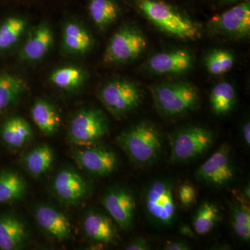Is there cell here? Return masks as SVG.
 Instances as JSON below:
<instances>
[{
  "label": "cell",
  "mask_w": 250,
  "mask_h": 250,
  "mask_svg": "<svg viewBox=\"0 0 250 250\" xmlns=\"http://www.w3.org/2000/svg\"><path fill=\"white\" fill-rule=\"evenodd\" d=\"M108 131L107 118L95 108L82 110L74 117L69 129V139L74 144L86 146L103 138Z\"/></svg>",
  "instance_id": "cell-6"
},
{
  "label": "cell",
  "mask_w": 250,
  "mask_h": 250,
  "mask_svg": "<svg viewBox=\"0 0 250 250\" xmlns=\"http://www.w3.org/2000/svg\"><path fill=\"white\" fill-rule=\"evenodd\" d=\"M35 218L38 225L52 238L60 241L72 236L71 225L63 213L53 207L41 205L36 208Z\"/></svg>",
  "instance_id": "cell-14"
},
{
  "label": "cell",
  "mask_w": 250,
  "mask_h": 250,
  "mask_svg": "<svg viewBox=\"0 0 250 250\" xmlns=\"http://www.w3.org/2000/svg\"><path fill=\"white\" fill-rule=\"evenodd\" d=\"M172 188L166 181H156L148 187L146 194V207L148 214L161 225H170L176 215Z\"/></svg>",
  "instance_id": "cell-8"
},
{
  "label": "cell",
  "mask_w": 250,
  "mask_h": 250,
  "mask_svg": "<svg viewBox=\"0 0 250 250\" xmlns=\"http://www.w3.org/2000/svg\"><path fill=\"white\" fill-rule=\"evenodd\" d=\"M22 79L9 73H0V114L6 111L25 90Z\"/></svg>",
  "instance_id": "cell-22"
},
{
  "label": "cell",
  "mask_w": 250,
  "mask_h": 250,
  "mask_svg": "<svg viewBox=\"0 0 250 250\" xmlns=\"http://www.w3.org/2000/svg\"><path fill=\"white\" fill-rule=\"evenodd\" d=\"M62 41L65 49L74 54H84L91 48L93 38L80 24L68 22L62 33Z\"/></svg>",
  "instance_id": "cell-21"
},
{
  "label": "cell",
  "mask_w": 250,
  "mask_h": 250,
  "mask_svg": "<svg viewBox=\"0 0 250 250\" xmlns=\"http://www.w3.org/2000/svg\"><path fill=\"white\" fill-rule=\"evenodd\" d=\"M27 239V228L20 219L11 215L0 216V249L21 250Z\"/></svg>",
  "instance_id": "cell-16"
},
{
  "label": "cell",
  "mask_w": 250,
  "mask_h": 250,
  "mask_svg": "<svg viewBox=\"0 0 250 250\" xmlns=\"http://www.w3.org/2000/svg\"><path fill=\"white\" fill-rule=\"evenodd\" d=\"M24 19L11 17L0 24V52L7 50L18 42L26 28Z\"/></svg>",
  "instance_id": "cell-27"
},
{
  "label": "cell",
  "mask_w": 250,
  "mask_h": 250,
  "mask_svg": "<svg viewBox=\"0 0 250 250\" xmlns=\"http://www.w3.org/2000/svg\"><path fill=\"white\" fill-rule=\"evenodd\" d=\"M27 182L15 171H5L0 174V204L19 200L25 193Z\"/></svg>",
  "instance_id": "cell-23"
},
{
  "label": "cell",
  "mask_w": 250,
  "mask_h": 250,
  "mask_svg": "<svg viewBox=\"0 0 250 250\" xmlns=\"http://www.w3.org/2000/svg\"><path fill=\"white\" fill-rule=\"evenodd\" d=\"M232 54L224 49L212 51L206 58V65L212 75H223L231 70L234 64Z\"/></svg>",
  "instance_id": "cell-30"
},
{
  "label": "cell",
  "mask_w": 250,
  "mask_h": 250,
  "mask_svg": "<svg viewBox=\"0 0 250 250\" xmlns=\"http://www.w3.org/2000/svg\"><path fill=\"white\" fill-rule=\"evenodd\" d=\"M84 72L73 66L61 67L52 72L49 80L61 89L72 90L80 86L84 80Z\"/></svg>",
  "instance_id": "cell-29"
},
{
  "label": "cell",
  "mask_w": 250,
  "mask_h": 250,
  "mask_svg": "<svg viewBox=\"0 0 250 250\" xmlns=\"http://www.w3.org/2000/svg\"><path fill=\"white\" fill-rule=\"evenodd\" d=\"M117 143L128 156L139 165H147L155 160L162 149V141L153 125L141 123L122 133Z\"/></svg>",
  "instance_id": "cell-1"
},
{
  "label": "cell",
  "mask_w": 250,
  "mask_h": 250,
  "mask_svg": "<svg viewBox=\"0 0 250 250\" xmlns=\"http://www.w3.org/2000/svg\"><path fill=\"white\" fill-rule=\"evenodd\" d=\"M138 6L152 23L170 35L185 40H194L200 35L195 22L159 0H136Z\"/></svg>",
  "instance_id": "cell-2"
},
{
  "label": "cell",
  "mask_w": 250,
  "mask_h": 250,
  "mask_svg": "<svg viewBox=\"0 0 250 250\" xmlns=\"http://www.w3.org/2000/svg\"><path fill=\"white\" fill-rule=\"evenodd\" d=\"M220 220V211L214 204L205 202L197 210L193 220L194 231L200 235L209 233Z\"/></svg>",
  "instance_id": "cell-28"
},
{
  "label": "cell",
  "mask_w": 250,
  "mask_h": 250,
  "mask_svg": "<svg viewBox=\"0 0 250 250\" xmlns=\"http://www.w3.org/2000/svg\"><path fill=\"white\" fill-rule=\"evenodd\" d=\"M243 138L247 146L250 145V124L249 122L246 123L243 126Z\"/></svg>",
  "instance_id": "cell-35"
},
{
  "label": "cell",
  "mask_w": 250,
  "mask_h": 250,
  "mask_svg": "<svg viewBox=\"0 0 250 250\" xmlns=\"http://www.w3.org/2000/svg\"><path fill=\"white\" fill-rule=\"evenodd\" d=\"M210 26L213 31L241 39L249 35L250 4L249 1L240 3L212 19Z\"/></svg>",
  "instance_id": "cell-10"
},
{
  "label": "cell",
  "mask_w": 250,
  "mask_h": 250,
  "mask_svg": "<svg viewBox=\"0 0 250 250\" xmlns=\"http://www.w3.org/2000/svg\"><path fill=\"white\" fill-rule=\"evenodd\" d=\"M72 155L81 167L100 177L111 174L118 165L116 153L106 147L75 149L72 151Z\"/></svg>",
  "instance_id": "cell-11"
},
{
  "label": "cell",
  "mask_w": 250,
  "mask_h": 250,
  "mask_svg": "<svg viewBox=\"0 0 250 250\" xmlns=\"http://www.w3.org/2000/svg\"><path fill=\"white\" fill-rule=\"evenodd\" d=\"M54 161L52 148L47 144L36 146L24 158V164L28 172L34 177H40L50 168Z\"/></svg>",
  "instance_id": "cell-24"
},
{
  "label": "cell",
  "mask_w": 250,
  "mask_h": 250,
  "mask_svg": "<svg viewBox=\"0 0 250 250\" xmlns=\"http://www.w3.org/2000/svg\"><path fill=\"white\" fill-rule=\"evenodd\" d=\"M191 54L186 49H176L152 56L148 66L152 72L160 75H174L187 71L192 65Z\"/></svg>",
  "instance_id": "cell-15"
},
{
  "label": "cell",
  "mask_w": 250,
  "mask_h": 250,
  "mask_svg": "<svg viewBox=\"0 0 250 250\" xmlns=\"http://www.w3.org/2000/svg\"><path fill=\"white\" fill-rule=\"evenodd\" d=\"M103 204L116 223L127 229L134 221L136 202L134 195L124 188H114L103 197Z\"/></svg>",
  "instance_id": "cell-12"
},
{
  "label": "cell",
  "mask_w": 250,
  "mask_h": 250,
  "mask_svg": "<svg viewBox=\"0 0 250 250\" xmlns=\"http://www.w3.org/2000/svg\"><path fill=\"white\" fill-rule=\"evenodd\" d=\"M214 136L202 126H190L176 133L172 141V159L174 162L192 160L213 146Z\"/></svg>",
  "instance_id": "cell-4"
},
{
  "label": "cell",
  "mask_w": 250,
  "mask_h": 250,
  "mask_svg": "<svg viewBox=\"0 0 250 250\" xmlns=\"http://www.w3.org/2000/svg\"><path fill=\"white\" fill-rule=\"evenodd\" d=\"M152 93L156 106L170 116L192 111L200 102L196 88L185 82L163 83L156 86Z\"/></svg>",
  "instance_id": "cell-3"
},
{
  "label": "cell",
  "mask_w": 250,
  "mask_h": 250,
  "mask_svg": "<svg viewBox=\"0 0 250 250\" xmlns=\"http://www.w3.org/2000/svg\"><path fill=\"white\" fill-rule=\"evenodd\" d=\"M232 227L237 236L244 241L250 239V212L244 203L238 202L232 208Z\"/></svg>",
  "instance_id": "cell-31"
},
{
  "label": "cell",
  "mask_w": 250,
  "mask_h": 250,
  "mask_svg": "<svg viewBox=\"0 0 250 250\" xmlns=\"http://www.w3.org/2000/svg\"><path fill=\"white\" fill-rule=\"evenodd\" d=\"M100 100L113 116L121 117L139 106L141 91L137 85L126 80L112 81L99 94Z\"/></svg>",
  "instance_id": "cell-5"
},
{
  "label": "cell",
  "mask_w": 250,
  "mask_h": 250,
  "mask_svg": "<svg viewBox=\"0 0 250 250\" xmlns=\"http://www.w3.org/2000/svg\"><path fill=\"white\" fill-rule=\"evenodd\" d=\"M83 227L85 234L92 241L109 244L115 243L118 238L111 220L99 212L91 211L85 215Z\"/></svg>",
  "instance_id": "cell-17"
},
{
  "label": "cell",
  "mask_w": 250,
  "mask_h": 250,
  "mask_svg": "<svg viewBox=\"0 0 250 250\" xmlns=\"http://www.w3.org/2000/svg\"><path fill=\"white\" fill-rule=\"evenodd\" d=\"M179 197L181 203L185 207L193 205L196 198L195 188L189 184H184L179 189Z\"/></svg>",
  "instance_id": "cell-32"
},
{
  "label": "cell",
  "mask_w": 250,
  "mask_h": 250,
  "mask_svg": "<svg viewBox=\"0 0 250 250\" xmlns=\"http://www.w3.org/2000/svg\"><path fill=\"white\" fill-rule=\"evenodd\" d=\"M126 250H149L150 247L148 244L147 241L143 238H137L131 242L130 244L126 247Z\"/></svg>",
  "instance_id": "cell-33"
},
{
  "label": "cell",
  "mask_w": 250,
  "mask_h": 250,
  "mask_svg": "<svg viewBox=\"0 0 250 250\" xmlns=\"http://www.w3.org/2000/svg\"><path fill=\"white\" fill-rule=\"evenodd\" d=\"M31 118L42 132L52 135L58 131L61 125L60 116L56 108L44 100H39L31 109Z\"/></svg>",
  "instance_id": "cell-20"
},
{
  "label": "cell",
  "mask_w": 250,
  "mask_h": 250,
  "mask_svg": "<svg viewBox=\"0 0 250 250\" xmlns=\"http://www.w3.org/2000/svg\"><path fill=\"white\" fill-rule=\"evenodd\" d=\"M165 250H188L190 247L183 242L173 241L170 242L164 247Z\"/></svg>",
  "instance_id": "cell-34"
},
{
  "label": "cell",
  "mask_w": 250,
  "mask_h": 250,
  "mask_svg": "<svg viewBox=\"0 0 250 250\" xmlns=\"http://www.w3.org/2000/svg\"><path fill=\"white\" fill-rule=\"evenodd\" d=\"M231 149L225 143L205 161L197 171V177L207 183L222 186L234 177Z\"/></svg>",
  "instance_id": "cell-9"
},
{
  "label": "cell",
  "mask_w": 250,
  "mask_h": 250,
  "mask_svg": "<svg viewBox=\"0 0 250 250\" xmlns=\"http://www.w3.org/2000/svg\"><path fill=\"white\" fill-rule=\"evenodd\" d=\"M223 1H225V2L233 3L236 2V1H238V0H223Z\"/></svg>",
  "instance_id": "cell-37"
},
{
  "label": "cell",
  "mask_w": 250,
  "mask_h": 250,
  "mask_svg": "<svg viewBox=\"0 0 250 250\" xmlns=\"http://www.w3.org/2000/svg\"><path fill=\"white\" fill-rule=\"evenodd\" d=\"M147 41L142 33L131 27H124L115 33L104 54L108 63H121L137 58L144 52Z\"/></svg>",
  "instance_id": "cell-7"
},
{
  "label": "cell",
  "mask_w": 250,
  "mask_h": 250,
  "mask_svg": "<svg viewBox=\"0 0 250 250\" xmlns=\"http://www.w3.org/2000/svg\"><path fill=\"white\" fill-rule=\"evenodd\" d=\"M179 232L184 236L189 237V238H192L194 236L193 231L188 225H184L181 226L180 229H179Z\"/></svg>",
  "instance_id": "cell-36"
},
{
  "label": "cell",
  "mask_w": 250,
  "mask_h": 250,
  "mask_svg": "<svg viewBox=\"0 0 250 250\" xmlns=\"http://www.w3.org/2000/svg\"><path fill=\"white\" fill-rule=\"evenodd\" d=\"M88 12L94 23L104 29L116 21L119 8L114 0H90Z\"/></svg>",
  "instance_id": "cell-25"
},
{
  "label": "cell",
  "mask_w": 250,
  "mask_h": 250,
  "mask_svg": "<svg viewBox=\"0 0 250 250\" xmlns=\"http://www.w3.org/2000/svg\"><path fill=\"white\" fill-rule=\"evenodd\" d=\"M53 188L59 198L68 204L82 201L88 192L84 179L71 169H63L57 174Z\"/></svg>",
  "instance_id": "cell-13"
},
{
  "label": "cell",
  "mask_w": 250,
  "mask_h": 250,
  "mask_svg": "<svg viewBox=\"0 0 250 250\" xmlns=\"http://www.w3.org/2000/svg\"><path fill=\"white\" fill-rule=\"evenodd\" d=\"M53 42L52 29L47 24L38 26L23 45L21 58L28 62L40 60L48 52Z\"/></svg>",
  "instance_id": "cell-18"
},
{
  "label": "cell",
  "mask_w": 250,
  "mask_h": 250,
  "mask_svg": "<svg viewBox=\"0 0 250 250\" xmlns=\"http://www.w3.org/2000/svg\"><path fill=\"white\" fill-rule=\"evenodd\" d=\"M210 105L213 112L218 115L228 113L232 108L235 102V90L228 82H220L212 89Z\"/></svg>",
  "instance_id": "cell-26"
},
{
  "label": "cell",
  "mask_w": 250,
  "mask_h": 250,
  "mask_svg": "<svg viewBox=\"0 0 250 250\" xmlns=\"http://www.w3.org/2000/svg\"><path fill=\"white\" fill-rule=\"evenodd\" d=\"M0 136L9 147L21 148L32 137V129L24 118L12 117L1 125Z\"/></svg>",
  "instance_id": "cell-19"
}]
</instances>
